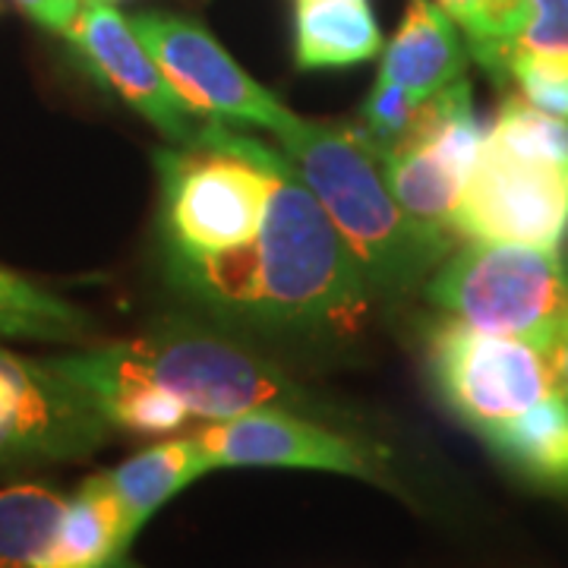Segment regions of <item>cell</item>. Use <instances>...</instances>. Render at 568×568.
Instances as JSON below:
<instances>
[{
    "instance_id": "9c48e42d",
    "label": "cell",
    "mask_w": 568,
    "mask_h": 568,
    "mask_svg": "<svg viewBox=\"0 0 568 568\" xmlns=\"http://www.w3.org/2000/svg\"><path fill=\"white\" fill-rule=\"evenodd\" d=\"M108 426L95 402L48 361L0 347V465L82 458L102 446Z\"/></svg>"
},
{
    "instance_id": "ac0fdd59",
    "label": "cell",
    "mask_w": 568,
    "mask_h": 568,
    "mask_svg": "<svg viewBox=\"0 0 568 568\" xmlns=\"http://www.w3.org/2000/svg\"><path fill=\"white\" fill-rule=\"evenodd\" d=\"M465 32L470 58L493 80H506L508 61L530 26V0H436Z\"/></svg>"
},
{
    "instance_id": "603a6c76",
    "label": "cell",
    "mask_w": 568,
    "mask_h": 568,
    "mask_svg": "<svg viewBox=\"0 0 568 568\" xmlns=\"http://www.w3.org/2000/svg\"><path fill=\"white\" fill-rule=\"evenodd\" d=\"M420 99H414L407 89L402 85H392V82H379L373 85L369 99L361 108V118H364V130L373 136V142L379 149H386L395 140L405 136V130L414 121Z\"/></svg>"
},
{
    "instance_id": "52a82bcc",
    "label": "cell",
    "mask_w": 568,
    "mask_h": 568,
    "mask_svg": "<svg viewBox=\"0 0 568 568\" xmlns=\"http://www.w3.org/2000/svg\"><path fill=\"white\" fill-rule=\"evenodd\" d=\"M452 231L477 244L559 250L568 234V164L521 155L484 136Z\"/></svg>"
},
{
    "instance_id": "ba28073f",
    "label": "cell",
    "mask_w": 568,
    "mask_h": 568,
    "mask_svg": "<svg viewBox=\"0 0 568 568\" xmlns=\"http://www.w3.org/2000/svg\"><path fill=\"white\" fill-rule=\"evenodd\" d=\"M130 26L193 114L253 123L272 136L297 121L200 22L174 13H136Z\"/></svg>"
},
{
    "instance_id": "484cf974",
    "label": "cell",
    "mask_w": 568,
    "mask_h": 568,
    "mask_svg": "<svg viewBox=\"0 0 568 568\" xmlns=\"http://www.w3.org/2000/svg\"><path fill=\"white\" fill-rule=\"evenodd\" d=\"M540 351H544L549 369H552L556 386L568 395V323L562 325L556 335H549V342L547 345H540Z\"/></svg>"
},
{
    "instance_id": "cb8c5ba5",
    "label": "cell",
    "mask_w": 568,
    "mask_h": 568,
    "mask_svg": "<svg viewBox=\"0 0 568 568\" xmlns=\"http://www.w3.org/2000/svg\"><path fill=\"white\" fill-rule=\"evenodd\" d=\"M521 48L568 51V0H530V26Z\"/></svg>"
},
{
    "instance_id": "d4e9b609",
    "label": "cell",
    "mask_w": 568,
    "mask_h": 568,
    "mask_svg": "<svg viewBox=\"0 0 568 568\" xmlns=\"http://www.w3.org/2000/svg\"><path fill=\"white\" fill-rule=\"evenodd\" d=\"M13 3L20 7L22 13H29L39 26L58 32V36H67V29L73 26L82 7V0H13Z\"/></svg>"
},
{
    "instance_id": "9a60e30c",
    "label": "cell",
    "mask_w": 568,
    "mask_h": 568,
    "mask_svg": "<svg viewBox=\"0 0 568 568\" xmlns=\"http://www.w3.org/2000/svg\"><path fill=\"white\" fill-rule=\"evenodd\" d=\"M383 168H386V181L395 200L414 222L436 231V234L455 237L452 219L462 203L467 178H470L465 168L448 162L446 155H439L433 145L414 140H398L386 145Z\"/></svg>"
},
{
    "instance_id": "5b68a950",
    "label": "cell",
    "mask_w": 568,
    "mask_h": 568,
    "mask_svg": "<svg viewBox=\"0 0 568 568\" xmlns=\"http://www.w3.org/2000/svg\"><path fill=\"white\" fill-rule=\"evenodd\" d=\"M155 164L168 256H212L256 237L268 174L263 164L227 145L215 123H203L193 145L159 152Z\"/></svg>"
},
{
    "instance_id": "ffe728a7",
    "label": "cell",
    "mask_w": 568,
    "mask_h": 568,
    "mask_svg": "<svg viewBox=\"0 0 568 568\" xmlns=\"http://www.w3.org/2000/svg\"><path fill=\"white\" fill-rule=\"evenodd\" d=\"M487 140L499 142L511 152H521V155L568 164V121L534 108L521 95H508L503 102Z\"/></svg>"
},
{
    "instance_id": "e0dca14e",
    "label": "cell",
    "mask_w": 568,
    "mask_h": 568,
    "mask_svg": "<svg viewBox=\"0 0 568 568\" xmlns=\"http://www.w3.org/2000/svg\"><path fill=\"white\" fill-rule=\"evenodd\" d=\"M67 499L41 484L0 489V568H36L51 547Z\"/></svg>"
},
{
    "instance_id": "8fae6325",
    "label": "cell",
    "mask_w": 568,
    "mask_h": 568,
    "mask_svg": "<svg viewBox=\"0 0 568 568\" xmlns=\"http://www.w3.org/2000/svg\"><path fill=\"white\" fill-rule=\"evenodd\" d=\"M67 39L95 70V77L108 82L159 133L174 145H193L200 130L193 126V111L183 104L136 29L111 0H82Z\"/></svg>"
},
{
    "instance_id": "7c38bea8",
    "label": "cell",
    "mask_w": 568,
    "mask_h": 568,
    "mask_svg": "<svg viewBox=\"0 0 568 568\" xmlns=\"http://www.w3.org/2000/svg\"><path fill=\"white\" fill-rule=\"evenodd\" d=\"M467 67V48L458 26L436 0H410L395 39L383 51L379 82L407 89L426 102L448 82L462 80Z\"/></svg>"
},
{
    "instance_id": "30bf717a",
    "label": "cell",
    "mask_w": 568,
    "mask_h": 568,
    "mask_svg": "<svg viewBox=\"0 0 568 568\" xmlns=\"http://www.w3.org/2000/svg\"><path fill=\"white\" fill-rule=\"evenodd\" d=\"M193 436L212 467H304L386 484L379 448L282 407H256L227 420H212Z\"/></svg>"
},
{
    "instance_id": "8992f818",
    "label": "cell",
    "mask_w": 568,
    "mask_h": 568,
    "mask_svg": "<svg viewBox=\"0 0 568 568\" xmlns=\"http://www.w3.org/2000/svg\"><path fill=\"white\" fill-rule=\"evenodd\" d=\"M426 373L446 407L480 439L562 392L544 351L446 316L426 335Z\"/></svg>"
},
{
    "instance_id": "6da1fadb",
    "label": "cell",
    "mask_w": 568,
    "mask_h": 568,
    "mask_svg": "<svg viewBox=\"0 0 568 568\" xmlns=\"http://www.w3.org/2000/svg\"><path fill=\"white\" fill-rule=\"evenodd\" d=\"M219 136L268 174L265 215L253 241L212 256H168L171 278L215 313L275 328H354L369 282L313 190L265 142L215 123Z\"/></svg>"
},
{
    "instance_id": "d6986e66",
    "label": "cell",
    "mask_w": 568,
    "mask_h": 568,
    "mask_svg": "<svg viewBox=\"0 0 568 568\" xmlns=\"http://www.w3.org/2000/svg\"><path fill=\"white\" fill-rule=\"evenodd\" d=\"M82 392L95 402L108 424L121 426L126 433H140V436H168L181 429L186 417H193L174 395L149 383H136V379L99 383Z\"/></svg>"
},
{
    "instance_id": "4fadbf2b",
    "label": "cell",
    "mask_w": 568,
    "mask_h": 568,
    "mask_svg": "<svg viewBox=\"0 0 568 568\" xmlns=\"http://www.w3.org/2000/svg\"><path fill=\"white\" fill-rule=\"evenodd\" d=\"M212 470V462L200 446L196 436L168 439L159 446L145 448L136 458L123 462L114 470H104V484L111 487L114 499L121 503L123 521L130 540L140 534V528L159 511V508L178 496L183 487H190L196 477Z\"/></svg>"
},
{
    "instance_id": "5bb4252c",
    "label": "cell",
    "mask_w": 568,
    "mask_h": 568,
    "mask_svg": "<svg viewBox=\"0 0 568 568\" xmlns=\"http://www.w3.org/2000/svg\"><path fill=\"white\" fill-rule=\"evenodd\" d=\"M489 452L530 487L568 493V395L556 392L528 414L484 436Z\"/></svg>"
},
{
    "instance_id": "7402d4cb",
    "label": "cell",
    "mask_w": 568,
    "mask_h": 568,
    "mask_svg": "<svg viewBox=\"0 0 568 568\" xmlns=\"http://www.w3.org/2000/svg\"><path fill=\"white\" fill-rule=\"evenodd\" d=\"M506 80L518 85V95L552 118L568 121V51H515Z\"/></svg>"
},
{
    "instance_id": "2e32d148",
    "label": "cell",
    "mask_w": 568,
    "mask_h": 568,
    "mask_svg": "<svg viewBox=\"0 0 568 568\" xmlns=\"http://www.w3.org/2000/svg\"><path fill=\"white\" fill-rule=\"evenodd\" d=\"M383 51L366 0H297V67H351Z\"/></svg>"
},
{
    "instance_id": "7a4b0ae2",
    "label": "cell",
    "mask_w": 568,
    "mask_h": 568,
    "mask_svg": "<svg viewBox=\"0 0 568 568\" xmlns=\"http://www.w3.org/2000/svg\"><path fill=\"white\" fill-rule=\"evenodd\" d=\"M275 140L345 237L369 287L407 294L446 260L452 237L417 224L398 205L386 181L383 149L364 126L297 118Z\"/></svg>"
},
{
    "instance_id": "4316f807",
    "label": "cell",
    "mask_w": 568,
    "mask_h": 568,
    "mask_svg": "<svg viewBox=\"0 0 568 568\" xmlns=\"http://www.w3.org/2000/svg\"><path fill=\"white\" fill-rule=\"evenodd\" d=\"M0 335L3 338H41V332L36 325L17 316V313H10V310H3V306H0Z\"/></svg>"
},
{
    "instance_id": "3957f363",
    "label": "cell",
    "mask_w": 568,
    "mask_h": 568,
    "mask_svg": "<svg viewBox=\"0 0 568 568\" xmlns=\"http://www.w3.org/2000/svg\"><path fill=\"white\" fill-rule=\"evenodd\" d=\"M48 364L80 388L114 379L159 386L183 402L193 417L205 420H227L256 407H313V398L282 369L205 332L168 328L133 342L51 357Z\"/></svg>"
},
{
    "instance_id": "277c9868",
    "label": "cell",
    "mask_w": 568,
    "mask_h": 568,
    "mask_svg": "<svg viewBox=\"0 0 568 568\" xmlns=\"http://www.w3.org/2000/svg\"><path fill=\"white\" fill-rule=\"evenodd\" d=\"M426 301L474 328L540 347L568 323V265L559 250L470 241L433 272Z\"/></svg>"
},
{
    "instance_id": "44dd1931",
    "label": "cell",
    "mask_w": 568,
    "mask_h": 568,
    "mask_svg": "<svg viewBox=\"0 0 568 568\" xmlns=\"http://www.w3.org/2000/svg\"><path fill=\"white\" fill-rule=\"evenodd\" d=\"M0 306L29 320L44 342H73L85 332V316L77 306L7 268H0Z\"/></svg>"
}]
</instances>
